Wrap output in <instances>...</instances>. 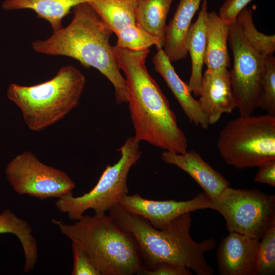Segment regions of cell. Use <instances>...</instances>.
Returning <instances> with one entry per match:
<instances>
[{
	"mask_svg": "<svg viewBox=\"0 0 275 275\" xmlns=\"http://www.w3.org/2000/svg\"><path fill=\"white\" fill-rule=\"evenodd\" d=\"M150 51L149 48L134 50L112 46L117 64L126 77L134 137L165 151L184 153L188 147L186 137L178 126L168 99L146 68Z\"/></svg>",
	"mask_w": 275,
	"mask_h": 275,
	"instance_id": "1",
	"label": "cell"
},
{
	"mask_svg": "<svg viewBox=\"0 0 275 275\" xmlns=\"http://www.w3.org/2000/svg\"><path fill=\"white\" fill-rule=\"evenodd\" d=\"M72 10L73 17L67 26L53 32L45 40L34 41L32 48L44 54L70 57L85 67L97 69L114 86L117 103H127L126 80L110 44L112 31L89 3L78 4Z\"/></svg>",
	"mask_w": 275,
	"mask_h": 275,
	"instance_id": "2",
	"label": "cell"
},
{
	"mask_svg": "<svg viewBox=\"0 0 275 275\" xmlns=\"http://www.w3.org/2000/svg\"><path fill=\"white\" fill-rule=\"evenodd\" d=\"M110 215L123 231L132 234L137 242L144 267L152 269L160 263L184 266L198 275H213L214 269L205 254L213 250L216 241L209 238L201 242L190 235V212L174 219L162 229L153 227L143 217L131 214L118 204L109 210Z\"/></svg>",
	"mask_w": 275,
	"mask_h": 275,
	"instance_id": "3",
	"label": "cell"
},
{
	"mask_svg": "<svg viewBox=\"0 0 275 275\" xmlns=\"http://www.w3.org/2000/svg\"><path fill=\"white\" fill-rule=\"evenodd\" d=\"M52 222L84 251L100 275L140 274L144 268L134 237L110 215L83 214L71 224Z\"/></svg>",
	"mask_w": 275,
	"mask_h": 275,
	"instance_id": "4",
	"label": "cell"
},
{
	"mask_svg": "<svg viewBox=\"0 0 275 275\" xmlns=\"http://www.w3.org/2000/svg\"><path fill=\"white\" fill-rule=\"evenodd\" d=\"M85 83V76L78 69L67 66L51 79L39 84H11L7 95L20 109L29 129L39 131L61 120L78 105Z\"/></svg>",
	"mask_w": 275,
	"mask_h": 275,
	"instance_id": "5",
	"label": "cell"
},
{
	"mask_svg": "<svg viewBox=\"0 0 275 275\" xmlns=\"http://www.w3.org/2000/svg\"><path fill=\"white\" fill-rule=\"evenodd\" d=\"M224 161L238 169L275 159V116H239L221 130L217 143Z\"/></svg>",
	"mask_w": 275,
	"mask_h": 275,
	"instance_id": "6",
	"label": "cell"
},
{
	"mask_svg": "<svg viewBox=\"0 0 275 275\" xmlns=\"http://www.w3.org/2000/svg\"><path fill=\"white\" fill-rule=\"evenodd\" d=\"M140 142L134 137L126 139L118 149L121 154L119 160L106 166L95 186L81 196L75 197L70 194L57 198L55 205L58 210L75 221L88 209L103 214L118 204L128 194V174L141 157Z\"/></svg>",
	"mask_w": 275,
	"mask_h": 275,
	"instance_id": "7",
	"label": "cell"
},
{
	"mask_svg": "<svg viewBox=\"0 0 275 275\" xmlns=\"http://www.w3.org/2000/svg\"><path fill=\"white\" fill-rule=\"evenodd\" d=\"M210 209L218 212L229 232L261 239L275 225V196L257 189L228 186L211 199Z\"/></svg>",
	"mask_w": 275,
	"mask_h": 275,
	"instance_id": "8",
	"label": "cell"
},
{
	"mask_svg": "<svg viewBox=\"0 0 275 275\" xmlns=\"http://www.w3.org/2000/svg\"><path fill=\"white\" fill-rule=\"evenodd\" d=\"M5 172L16 193L41 200L72 194L75 187V182L66 173L43 163L30 151L14 157Z\"/></svg>",
	"mask_w": 275,
	"mask_h": 275,
	"instance_id": "9",
	"label": "cell"
},
{
	"mask_svg": "<svg viewBox=\"0 0 275 275\" xmlns=\"http://www.w3.org/2000/svg\"><path fill=\"white\" fill-rule=\"evenodd\" d=\"M229 28L234 61L230 71L232 92L240 116H250L259 108L265 56L256 52L247 43L237 21Z\"/></svg>",
	"mask_w": 275,
	"mask_h": 275,
	"instance_id": "10",
	"label": "cell"
},
{
	"mask_svg": "<svg viewBox=\"0 0 275 275\" xmlns=\"http://www.w3.org/2000/svg\"><path fill=\"white\" fill-rule=\"evenodd\" d=\"M211 199L204 192L190 200L156 201L143 198L139 194L126 195L118 204L127 212L147 219L157 229H162L180 215L199 209L210 208Z\"/></svg>",
	"mask_w": 275,
	"mask_h": 275,
	"instance_id": "11",
	"label": "cell"
},
{
	"mask_svg": "<svg viewBox=\"0 0 275 275\" xmlns=\"http://www.w3.org/2000/svg\"><path fill=\"white\" fill-rule=\"evenodd\" d=\"M260 240L237 232H229L219 243L216 253L221 275H255Z\"/></svg>",
	"mask_w": 275,
	"mask_h": 275,
	"instance_id": "12",
	"label": "cell"
},
{
	"mask_svg": "<svg viewBox=\"0 0 275 275\" xmlns=\"http://www.w3.org/2000/svg\"><path fill=\"white\" fill-rule=\"evenodd\" d=\"M200 98L202 111L210 124L216 123L224 114H230L236 108L227 68L203 75Z\"/></svg>",
	"mask_w": 275,
	"mask_h": 275,
	"instance_id": "13",
	"label": "cell"
},
{
	"mask_svg": "<svg viewBox=\"0 0 275 275\" xmlns=\"http://www.w3.org/2000/svg\"><path fill=\"white\" fill-rule=\"evenodd\" d=\"M161 159L165 163L177 166L188 174L211 199L216 198L230 185L229 182L219 172L194 150L184 153L164 151Z\"/></svg>",
	"mask_w": 275,
	"mask_h": 275,
	"instance_id": "14",
	"label": "cell"
},
{
	"mask_svg": "<svg viewBox=\"0 0 275 275\" xmlns=\"http://www.w3.org/2000/svg\"><path fill=\"white\" fill-rule=\"evenodd\" d=\"M152 61L154 69L163 77L189 121L203 129H207L210 124L198 100L192 96L188 84L177 74L162 48H157Z\"/></svg>",
	"mask_w": 275,
	"mask_h": 275,
	"instance_id": "15",
	"label": "cell"
},
{
	"mask_svg": "<svg viewBox=\"0 0 275 275\" xmlns=\"http://www.w3.org/2000/svg\"><path fill=\"white\" fill-rule=\"evenodd\" d=\"M202 1L179 0L173 18L166 26L162 49L171 63L184 59L187 54L185 38Z\"/></svg>",
	"mask_w": 275,
	"mask_h": 275,
	"instance_id": "16",
	"label": "cell"
},
{
	"mask_svg": "<svg viewBox=\"0 0 275 275\" xmlns=\"http://www.w3.org/2000/svg\"><path fill=\"white\" fill-rule=\"evenodd\" d=\"M207 13V1L203 0L198 18L191 24L185 38V48L190 54L191 62V72L188 86L190 91L196 97L200 96L203 77L202 69L206 45Z\"/></svg>",
	"mask_w": 275,
	"mask_h": 275,
	"instance_id": "17",
	"label": "cell"
},
{
	"mask_svg": "<svg viewBox=\"0 0 275 275\" xmlns=\"http://www.w3.org/2000/svg\"><path fill=\"white\" fill-rule=\"evenodd\" d=\"M229 24L214 11L206 16V45L204 64L206 71L216 72L230 66L227 48Z\"/></svg>",
	"mask_w": 275,
	"mask_h": 275,
	"instance_id": "18",
	"label": "cell"
},
{
	"mask_svg": "<svg viewBox=\"0 0 275 275\" xmlns=\"http://www.w3.org/2000/svg\"><path fill=\"white\" fill-rule=\"evenodd\" d=\"M91 0H5L2 8L6 11L30 9L37 17L48 21L53 32L63 28L64 17L75 6Z\"/></svg>",
	"mask_w": 275,
	"mask_h": 275,
	"instance_id": "19",
	"label": "cell"
},
{
	"mask_svg": "<svg viewBox=\"0 0 275 275\" xmlns=\"http://www.w3.org/2000/svg\"><path fill=\"white\" fill-rule=\"evenodd\" d=\"M3 233H11L19 239L25 256L23 272L33 269L37 261V242L28 222L6 209L0 214V234Z\"/></svg>",
	"mask_w": 275,
	"mask_h": 275,
	"instance_id": "20",
	"label": "cell"
},
{
	"mask_svg": "<svg viewBox=\"0 0 275 275\" xmlns=\"http://www.w3.org/2000/svg\"><path fill=\"white\" fill-rule=\"evenodd\" d=\"M138 1L133 0H91L89 3L113 33L136 22Z\"/></svg>",
	"mask_w": 275,
	"mask_h": 275,
	"instance_id": "21",
	"label": "cell"
},
{
	"mask_svg": "<svg viewBox=\"0 0 275 275\" xmlns=\"http://www.w3.org/2000/svg\"><path fill=\"white\" fill-rule=\"evenodd\" d=\"M174 0H139L136 22L153 36L164 42L166 19Z\"/></svg>",
	"mask_w": 275,
	"mask_h": 275,
	"instance_id": "22",
	"label": "cell"
},
{
	"mask_svg": "<svg viewBox=\"0 0 275 275\" xmlns=\"http://www.w3.org/2000/svg\"><path fill=\"white\" fill-rule=\"evenodd\" d=\"M253 11L246 7L238 14L236 21L247 43L259 54L266 56L275 51V35H267L259 32L253 20Z\"/></svg>",
	"mask_w": 275,
	"mask_h": 275,
	"instance_id": "23",
	"label": "cell"
},
{
	"mask_svg": "<svg viewBox=\"0 0 275 275\" xmlns=\"http://www.w3.org/2000/svg\"><path fill=\"white\" fill-rule=\"evenodd\" d=\"M117 40L116 45L134 50L148 49L155 45L157 48H162L163 42L153 36L139 24L135 22L115 33Z\"/></svg>",
	"mask_w": 275,
	"mask_h": 275,
	"instance_id": "24",
	"label": "cell"
},
{
	"mask_svg": "<svg viewBox=\"0 0 275 275\" xmlns=\"http://www.w3.org/2000/svg\"><path fill=\"white\" fill-rule=\"evenodd\" d=\"M259 107L275 116V58L273 54L265 57Z\"/></svg>",
	"mask_w": 275,
	"mask_h": 275,
	"instance_id": "25",
	"label": "cell"
},
{
	"mask_svg": "<svg viewBox=\"0 0 275 275\" xmlns=\"http://www.w3.org/2000/svg\"><path fill=\"white\" fill-rule=\"evenodd\" d=\"M260 241L256 258L255 275L275 274V225Z\"/></svg>",
	"mask_w": 275,
	"mask_h": 275,
	"instance_id": "26",
	"label": "cell"
},
{
	"mask_svg": "<svg viewBox=\"0 0 275 275\" xmlns=\"http://www.w3.org/2000/svg\"><path fill=\"white\" fill-rule=\"evenodd\" d=\"M73 265L72 275H100L84 251L72 242Z\"/></svg>",
	"mask_w": 275,
	"mask_h": 275,
	"instance_id": "27",
	"label": "cell"
},
{
	"mask_svg": "<svg viewBox=\"0 0 275 275\" xmlns=\"http://www.w3.org/2000/svg\"><path fill=\"white\" fill-rule=\"evenodd\" d=\"M252 0H225L218 15L228 24L236 21L239 12Z\"/></svg>",
	"mask_w": 275,
	"mask_h": 275,
	"instance_id": "28",
	"label": "cell"
},
{
	"mask_svg": "<svg viewBox=\"0 0 275 275\" xmlns=\"http://www.w3.org/2000/svg\"><path fill=\"white\" fill-rule=\"evenodd\" d=\"M140 274L142 275H191L190 269L180 265L160 263L152 269L143 268Z\"/></svg>",
	"mask_w": 275,
	"mask_h": 275,
	"instance_id": "29",
	"label": "cell"
},
{
	"mask_svg": "<svg viewBox=\"0 0 275 275\" xmlns=\"http://www.w3.org/2000/svg\"><path fill=\"white\" fill-rule=\"evenodd\" d=\"M254 181L275 186V159L265 161L259 167Z\"/></svg>",
	"mask_w": 275,
	"mask_h": 275,
	"instance_id": "30",
	"label": "cell"
},
{
	"mask_svg": "<svg viewBox=\"0 0 275 275\" xmlns=\"http://www.w3.org/2000/svg\"><path fill=\"white\" fill-rule=\"evenodd\" d=\"M133 1H139V0H133Z\"/></svg>",
	"mask_w": 275,
	"mask_h": 275,
	"instance_id": "31",
	"label": "cell"
}]
</instances>
